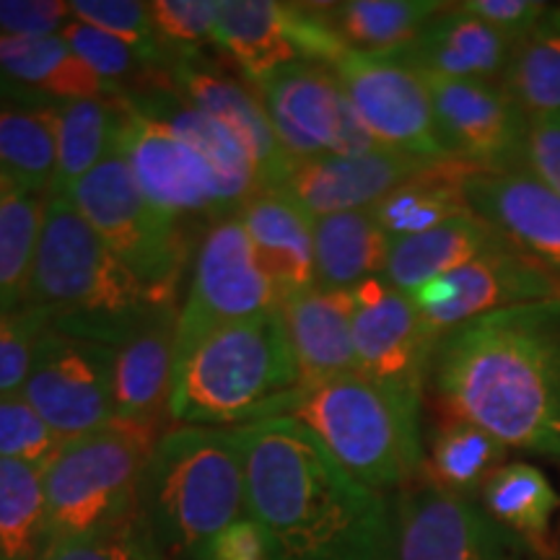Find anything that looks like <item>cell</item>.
Returning a JSON list of instances; mask_svg holds the SVG:
<instances>
[{"mask_svg":"<svg viewBox=\"0 0 560 560\" xmlns=\"http://www.w3.org/2000/svg\"><path fill=\"white\" fill-rule=\"evenodd\" d=\"M247 514L265 529L270 560H395V511L380 490L342 470L293 418L236 425Z\"/></svg>","mask_w":560,"mask_h":560,"instance_id":"obj_1","label":"cell"},{"mask_svg":"<svg viewBox=\"0 0 560 560\" xmlns=\"http://www.w3.org/2000/svg\"><path fill=\"white\" fill-rule=\"evenodd\" d=\"M431 382L444 418L467 420L509 450L560 457V299L441 335Z\"/></svg>","mask_w":560,"mask_h":560,"instance_id":"obj_2","label":"cell"},{"mask_svg":"<svg viewBox=\"0 0 560 560\" xmlns=\"http://www.w3.org/2000/svg\"><path fill=\"white\" fill-rule=\"evenodd\" d=\"M270 418L306 425L342 470L371 490L405 488L423 472L420 397L359 374H342L285 395Z\"/></svg>","mask_w":560,"mask_h":560,"instance_id":"obj_3","label":"cell"},{"mask_svg":"<svg viewBox=\"0 0 560 560\" xmlns=\"http://www.w3.org/2000/svg\"><path fill=\"white\" fill-rule=\"evenodd\" d=\"M299 389V371L280 312L234 322L208 335L174 366L170 416L177 425H247L270 418Z\"/></svg>","mask_w":560,"mask_h":560,"instance_id":"obj_4","label":"cell"},{"mask_svg":"<svg viewBox=\"0 0 560 560\" xmlns=\"http://www.w3.org/2000/svg\"><path fill=\"white\" fill-rule=\"evenodd\" d=\"M138 501L166 556L192 558L202 542L247 516V475L234 429L166 431L140 480Z\"/></svg>","mask_w":560,"mask_h":560,"instance_id":"obj_5","label":"cell"},{"mask_svg":"<svg viewBox=\"0 0 560 560\" xmlns=\"http://www.w3.org/2000/svg\"><path fill=\"white\" fill-rule=\"evenodd\" d=\"M26 306L50 312L58 330L104 340L159 304L66 195H47Z\"/></svg>","mask_w":560,"mask_h":560,"instance_id":"obj_6","label":"cell"},{"mask_svg":"<svg viewBox=\"0 0 560 560\" xmlns=\"http://www.w3.org/2000/svg\"><path fill=\"white\" fill-rule=\"evenodd\" d=\"M159 441L156 418H115L68 441L45 470L47 545L91 535L128 514Z\"/></svg>","mask_w":560,"mask_h":560,"instance_id":"obj_7","label":"cell"},{"mask_svg":"<svg viewBox=\"0 0 560 560\" xmlns=\"http://www.w3.org/2000/svg\"><path fill=\"white\" fill-rule=\"evenodd\" d=\"M66 198L79 208L107 247L136 272L153 304H174L185 262L179 219L145 198L122 156L120 143Z\"/></svg>","mask_w":560,"mask_h":560,"instance_id":"obj_8","label":"cell"},{"mask_svg":"<svg viewBox=\"0 0 560 560\" xmlns=\"http://www.w3.org/2000/svg\"><path fill=\"white\" fill-rule=\"evenodd\" d=\"M278 306V293L257 262L242 219L215 221L202 236L190 293L179 310L174 366L221 327Z\"/></svg>","mask_w":560,"mask_h":560,"instance_id":"obj_9","label":"cell"},{"mask_svg":"<svg viewBox=\"0 0 560 560\" xmlns=\"http://www.w3.org/2000/svg\"><path fill=\"white\" fill-rule=\"evenodd\" d=\"M272 128L289 156H353L382 149L355 115L338 75L317 62L280 68L257 83Z\"/></svg>","mask_w":560,"mask_h":560,"instance_id":"obj_10","label":"cell"},{"mask_svg":"<svg viewBox=\"0 0 560 560\" xmlns=\"http://www.w3.org/2000/svg\"><path fill=\"white\" fill-rule=\"evenodd\" d=\"M215 45L255 83L296 62L335 66L350 50L322 5L278 0H221Z\"/></svg>","mask_w":560,"mask_h":560,"instance_id":"obj_11","label":"cell"},{"mask_svg":"<svg viewBox=\"0 0 560 560\" xmlns=\"http://www.w3.org/2000/svg\"><path fill=\"white\" fill-rule=\"evenodd\" d=\"M21 395L66 441L104 429L117 418L109 346L50 327Z\"/></svg>","mask_w":560,"mask_h":560,"instance_id":"obj_12","label":"cell"},{"mask_svg":"<svg viewBox=\"0 0 560 560\" xmlns=\"http://www.w3.org/2000/svg\"><path fill=\"white\" fill-rule=\"evenodd\" d=\"M342 91L371 138L387 151L457 161L439 136L433 102L418 70L400 60L348 50L332 66Z\"/></svg>","mask_w":560,"mask_h":560,"instance_id":"obj_13","label":"cell"},{"mask_svg":"<svg viewBox=\"0 0 560 560\" xmlns=\"http://www.w3.org/2000/svg\"><path fill=\"white\" fill-rule=\"evenodd\" d=\"M355 371L384 387L423 400L439 335L410 299L384 278H369L353 289Z\"/></svg>","mask_w":560,"mask_h":560,"instance_id":"obj_14","label":"cell"},{"mask_svg":"<svg viewBox=\"0 0 560 560\" xmlns=\"http://www.w3.org/2000/svg\"><path fill=\"white\" fill-rule=\"evenodd\" d=\"M410 299L441 338L482 314L560 299V276L509 244L420 285Z\"/></svg>","mask_w":560,"mask_h":560,"instance_id":"obj_15","label":"cell"},{"mask_svg":"<svg viewBox=\"0 0 560 560\" xmlns=\"http://www.w3.org/2000/svg\"><path fill=\"white\" fill-rule=\"evenodd\" d=\"M120 151L132 177L153 206L174 219L236 210L219 172L170 125L122 100Z\"/></svg>","mask_w":560,"mask_h":560,"instance_id":"obj_16","label":"cell"},{"mask_svg":"<svg viewBox=\"0 0 560 560\" xmlns=\"http://www.w3.org/2000/svg\"><path fill=\"white\" fill-rule=\"evenodd\" d=\"M395 560H520V540L506 535L472 499L418 478L395 503Z\"/></svg>","mask_w":560,"mask_h":560,"instance_id":"obj_17","label":"cell"},{"mask_svg":"<svg viewBox=\"0 0 560 560\" xmlns=\"http://www.w3.org/2000/svg\"><path fill=\"white\" fill-rule=\"evenodd\" d=\"M423 75L439 136L452 159L478 172L522 170L529 120L501 83Z\"/></svg>","mask_w":560,"mask_h":560,"instance_id":"obj_18","label":"cell"},{"mask_svg":"<svg viewBox=\"0 0 560 560\" xmlns=\"http://www.w3.org/2000/svg\"><path fill=\"white\" fill-rule=\"evenodd\" d=\"M446 161L420 159L410 153L376 149L353 156H319L299 161L280 187L312 219L350 210H369L392 190Z\"/></svg>","mask_w":560,"mask_h":560,"instance_id":"obj_19","label":"cell"},{"mask_svg":"<svg viewBox=\"0 0 560 560\" xmlns=\"http://www.w3.org/2000/svg\"><path fill=\"white\" fill-rule=\"evenodd\" d=\"M179 312L174 304L149 306L122 322L107 340L117 418H159L170 410Z\"/></svg>","mask_w":560,"mask_h":560,"instance_id":"obj_20","label":"cell"},{"mask_svg":"<svg viewBox=\"0 0 560 560\" xmlns=\"http://www.w3.org/2000/svg\"><path fill=\"white\" fill-rule=\"evenodd\" d=\"M467 206L516 249L560 276V195L532 174L472 172L462 182Z\"/></svg>","mask_w":560,"mask_h":560,"instance_id":"obj_21","label":"cell"},{"mask_svg":"<svg viewBox=\"0 0 560 560\" xmlns=\"http://www.w3.org/2000/svg\"><path fill=\"white\" fill-rule=\"evenodd\" d=\"M166 79H170V89L226 125L247 145L262 190H280L285 185L296 161L280 145L268 109L255 94H249L242 83L231 81L226 75L198 68L192 62V55L174 60L166 70Z\"/></svg>","mask_w":560,"mask_h":560,"instance_id":"obj_22","label":"cell"},{"mask_svg":"<svg viewBox=\"0 0 560 560\" xmlns=\"http://www.w3.org/2000/svg\"><path fill=\"white\" fill-rule=\"evenodd\" d=\"M278 312L296 361L299 387L353 374V289L332 291L314 285L280 301Z\"/></svg>","mask_w":560,"mask_h":560,"instance_id":"obj_23","label":"cell"},{"mask_svg":"<svg viewBox=\"0 0 560 560\" xmlns=\"http://www.w3.org/2000/svg\"><path fill=\"white\" fill-rule=\"evenodd\" d=\"M257 262L278 301L317 285L314 219L283 190H262L240 210Z\"/></svg>","mask_w":560,"mask_h":560,"instance_id":"obj_24","label":"cell"},{"mask_svg":"<svg viewBox=\"0 0 560 560\" xmlns=\"http://www.w3.org/2000/svg\"><path fill=\"white\" fill-rule=\"evenodd\" d=\"M511 50L514 39L462 11L457 3H450V9L431 19L420 37L395 60L418 73L499 83Z\"/></svg>","mask_w":560,"mask_h":560,"instance_id":"obj_25","label":"cell"},{"mask_svg":"<svg viewBox=\"0 0 560 560\" xmlns=\"http://www.w3.org/2000/svg\"><path fill=\"white\" fill-rule=\"evenodd\" d=\"M122 100L145 115L166 122L192 149H198L208 159V164L219 172L234 208L242 210L257 192H262L247 145L226 125L195 107L174 89L153 86L143 89L138 96H122Z\"/></svg>","mask_w":560,"mask_h":560,"instance_id":"obj_26","label":"cell"},{"mask_svg":"<svg viewBox=\"0 0 560 560\" xmlns=\"http://www.w3.org/2000/svg\"><path fill=\"white\" fill-rule=\"evenodd\" d=\"M0 70L11 83L45 107L79 100H107L117 91L68 47L60 34L52 37H0Z\"/></svg>","mask_w":560,"mask_h":560,"instance_id":"obj_27","label":"cell"},{"mask_svg":"<svg viewBox=\"0 0 560 560\" xmlns=\"http://www.w3.org/2000/svg\"><path fill=\"white\" fill-rule=\"evenodd\" d=\"M509 244L511 242L503 240L499 231L488 226L470 210V213L457 215L425 234L392 240L382 278L389 280L395 289L412 293L420 285L478 260L480 255L509 247Z\"/></svg>","mask_w":560,"mask_h":560,"instance_id":"obj_28","label":"cell"},{"mask_svg":"<svg viewBox=\"0 0 560 560\" xmlns=\"http://www.w3.org/2000/svg\"><path fill=\"white\" fill-rule=\"evenodd\" d=\"M392 240L371 210H350L314 219L317 289L346 291L369 278H382Z\"/></svg>","mask_w":560,"mask_h":560,"instance_id":"obj_29","label":"cell"},{"mask_svg":"<svg viewBox=\"0 0 560 560\" xmlns=\"http://www.w3.org/2000/svg\"><path fill=\"white\" fill-rule=\"evenodd\" d=\"M450 3L439 0H346L325 3V19L350 50L376 58H400L420 32Z\"/></svg>","mask_w":560,"mask_h":560,"instance_id":"obj_30","label":"cell"},{"mask_svg":"<svg viewBox=\"0 0 560 560\" xmlns=\"http://www.w3.org/2000/svg\"><path fill=\"white\" fill-rule=\"evenodd\" d=\"M480 509L506 535L540 556H550V527L560 499L542 470L527 462L503 465L480 490Z\"/></svg>","mask_w":560,"mask_h":560,"instance_id":"obj_31","label":"cell"},{"mask_svg":"<svg viewBox=\"0 0 560 560\" xmlns=\"http://www.w3.org/2000/svg\"><path fill=\"white\" fill-rule=\"evenodd\" d=\"M472 172L478 170L462 164V161H446L436 170L405 182L402 187L392 190L387 198L369 210L376 223L387 231L389 240L425 234L457 215L470 213L465 192H462V182Z\"/></svg>","mask_w":560,"mask_h":560,"instance_id":"obj_32","label":"cell"},{"mask_svg":"<svg viewBox=\"0 0 560 560\" xmlns=\"http://www.w3.org/2000/svg\"><path fill=\"white\" fill-rule=\"evenodd\" d=\"M506 454L509 446L478 425L457 418H441L420 478L446 493L475 501L486 482L501 470Z\"/></svg>","mask_w":560,"mask_h":560,"instance_id":"obj_33","label":"cell"},{"mask_svg":"<svg viewBox=\"0 0 560 560\" xmlns=\"http://www.w3.org/2000/svg\"><path fill=\"white\" fill-rule=\"evenodd\" d=\"M58 177L50 195H68L120 143L122 96L58 104Z\"/></svg>","mask_w":560,"mask_h":560,"instance_id":"obj_34","label":"cell"},{"mask_svg":"<svg viewBox=\"0 0 560 560\" xmlns=\"http://www.w3.org/2000/svg\"><path fill=\"white\" fill-rule=\"evenodd\" d=\"M499 83L527 120L560 117V5L514 42Z\"/></svg>","mask_w":560,"mask_h":560,"instance_id":"obj_35","label":"cell"},{"mask_svg":"<svg viewBox=\"0 0 560 560\" xmlns=\"http://www.w3.org/2000/svg\"><path fill=\"white\" fill-rule=\"evenodd\" d=\"M55 107L0 104V170L24 190L50 195L55 187L58 177V109Z\"/></svg>","mask_w":560,"mask_h":560,"instance_id":"obj_36","label":"cell"},{"mask_svg":"<svg viewBox=\"0 0 560 560\" xmlns=\"http://www.w3.org/2000/svg\"><path fill=\"white\" fill-rule=\"evenodd\" d=\"M47 195L13 190L0 198V312H19L30 304V285L37 257Z\"/></svg>","mask_w":560,"mask_h":560,"instance_id":"obj_37","label":"cell"},{"mask_svg":"<svg viewBox=\"0 0 560 560\" xmlns=\"http://www.w3.org/2000/svg\"><path fill=\"white\" fill-rule=\"evenodd\" d=\"M45 548V472L0 459V560H37Z\"/></svg>","mask_w":560,"mask_h":560,"instance_id":"obj_38","label":"cell"},{"mask_svg":"<svg viewBox=\"0 0 560 560\" xmlns=\"http://www.w3.org/2000/svg\"><path fill=\"white\" fill-rule=\"evenodd\" d=\"M37 560H170V556L153 535L138 501L107 527L50 542Z\"/></svg>","mask_w":560,"mask_h":560,"instance_id":"obj_39","label":"cell"},{"mask_svg":"<svg viewBox=\"0 0 560 560\" xmlns=\"http://www.w3.org/2000/svg\"><path fill=\"white\" fill-rule=\"evenodd\" d=\"M66 444L21 392L0 395V459L24 462L45 472Z\"/></svg>","mask_w":560,"mask_h":560,"instance_id":"obj_40","label":"cell"},{"mask_svg":"<svg viewBox=\"0 0 560 560\" xmlns=\"http://www.w3.org/2000/svg\"><path fill=\"white\" fill-rule=\"evenodd\" d=\"M60 37L68 42V47L79 58L86 62V66L94 70L100 79L122 94V83L128 81H140L149 73H143L149 66H156L145 58L143 52H138L136 47H130L128 42L112 37V34H104L94 26L81 24V21L70 19L66 26H62Z\"/></svg>","mask_w":560,"mask_h":560,"instance_id":"obj_41","label":"cell"},{"mask_svg":"<svg viewBox=\"0 0 560 560\" xmlns=\"http://www.w3.org/2000/svg\"><path fill=\"white\" fill-rule=\"evenodd\" d=\"M68 9L70 19L128 42L130 47H136L156 66L166 58L164 45L153 32L149 3H138V0H70Z\"/></svg>","mask_w":560,"mask_h":560,"instance_id":"obj_42","label":"cell"},{"mask_svg":"<svg viewBox=\"0 0 560 560\" xmlns=\"http://www.w3.org/2000/svg\"><path fill=\"white\" fill-rule=\"evenodd\" d=\"M55 317L37 306L19 312H0V395H16L30 376L42 335Z\"/></svg>","mask_w":560,"mask_h":560,"instance_id":"obj_43","label":"cell"},{"mask_svg":"<svg viewBox=\"0 0 560 560\" xmlns=\"http://www.w3.org/2000/svg\"><path fill=\"white\" fill-rule=\"evenodd\" d=\"M219 0H151L149 13L161 45L195 47L215 42Z\"/></svg>","mask_w":560,"mask_h":560,"instance_id":"obj_44","label":"cell"},{"mask_svg":"<svg viewBox=\"0 0 560 560\" xmlns=\"http://www.w3.org/2000/svg\"><path fill=\"white\" fill-rule=\"evenodd\" d=\"M70 21L62 0H0V37H52Z\"/></svg>","mask_w":560,"mask_h":560,"instance_id":"obj_45","label":"cell"},{"mask_svg":"<svg viewBox=\"0 0 560 560\" xmlns=\"http://www.w3.org/2000/svg\"><path fill=\"white\" fill-rule=\"evenodd\" d=\"M457 5L514 42L535 30L552 9L550 3H540V0H465Z\"/></svg>","mask_w":560,"mask_h":560,"instance_id":"obj_46","label":"cell"},{"mask_svg":"<svg viewBox=\"0 0 560 560\" xmlns=\"http://www.w3.org/2000/svg\"><path fill=\"white\" fill-rule=\"evenodd\" d=\"M190 560H270V542L260 524L247 514L202 542Z\"/></svg>","mask_w":560,"mask_h":560,"instance_id":"obj_47","label":"cell"},{"mask_svg":"<svg viewBox=\"0 0 560 560\" xmlns=\"http://www.w3.org/2000/svg\"><path fill=\"white\" fill-rule=\"evenodd\" d=\"M522 172L560 195V117L529 120Z\"/></svg>","mask_w":560,"mask_h":560,"instance_id":"obj_48","label":"cell"},{"mask_svg":"<svg viewBox=\"0 0 560 560\" xmlns=\"http://www.w3.org/2000/svg\"><path fill=\"white\" fill-rule=\"evenodd\" d=\"M0 104H26V107H45L37 100H32L30 94H24L16 83L9 81V75L0 70Z\"/></svg>","mask_w":560,"mask_h":560,"instance_id":"obj_49","label":"cell"},{"mask_svg":"<svg viewBox=\"0 0 560 560\" xmlns=\"http://www.w3.org/2000/svg\"><path fill=\"white\" fill-rule=\"evenodd\" d=\"M13 190H24V187H19L16 182H13V179L9 177V174L0 170V198H3V195L13 192Z\"/></svg>","mask_w":560,"mask_h":560,"instance_id":"obj_50","label":"cell"}]
</instances>
